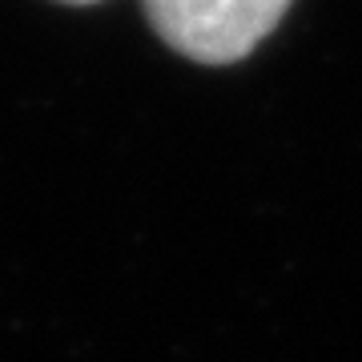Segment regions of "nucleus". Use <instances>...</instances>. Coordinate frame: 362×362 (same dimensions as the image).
Segmentation results:
<instances>
[{
    "label": "nucleus",
    "mask_w": 362,
    "mask_h": 362,
    "mask_svg": "<svg viewBox=\"0 0 362 362\" xmlns=\"http://www.w3.org/2000/svg\"><path fill=\"white\" fill-rule=\"evenodd\" d=\"M149 25L173 52L197 65H233L258 49L290 0H141Z\"/></svg>",
    "instance_id": "obj_1"
},
{
    "label": "nucleus",
    "mask_w": 362,
    "mask_h": 362,
    "mask_svg": "<svg viewBox=\"0 0 362 362\" xmlns=\"http://www.w3.org/2000/svg\"><path fill=\"white\" fill-rule=\"evenodd\" d=\"M61 4H97V0H61Z\"/></svg>",
    "instance_id": "obj_2"
}]
</instances>
